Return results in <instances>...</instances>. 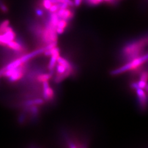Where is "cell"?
I'll return each mask as SVG.
<instances>
[{"label": "cell", "mask_w": 148, "mask_h": 148, "mask_svg": "<svg viewBox=\"0 0 148 148\" xmlns=\"http://www.w3.org/2000/svg\"><path fill=\"white\" fill-rule=\"evenodd\" d=\"M82 1L83 0H74L73 3H74V5L76 6V7H79V6L81 5Z\"/></svg>", "instance_id": "2e32d148"}, {"label": "cell", "mask_w": 148, "mask_h": 148, "mask_svg": "<svg viewBox=\"0 0 148 148\" xmlns=\"http://www.w3.org/2000/svg\"><path fill=\"white\" fill-rule=\"evenodd\" d=\"M53 3H57L59 5H67L70 7H72L74 5L73 1L71 0H52Z\"/></svg>", "instance_id": "30bf717a"}, {"label": "cell", "mask_w": 148, "mask_h": 148, "mask_svg": "<svg viewBox=\"0 0 148 148\" xmlns=\"http://www.w3.org/2000/svg\"><path fill=\"white\" fill-rule=\"evenodd\" d=\"M46 47H45L42 48H40V49H37L34 52H32L31 53H29V54H27L26 55L23 56L22 57H21L20 59L21 60V62L23 63H25V62H27V61L29 60L30 59L35 57V56H36L38 54H40L41 53L44 52L45 51H46Z\"/></svg>", "instance_id": "8992f818"}, {"label": "cell", "mask_w": 148, "mask_h": 148, "mask_svg": "<svg viewBox=\"0 0 148 148\" xmlns=\"http://www.w3.org/2000/svg\"><path fill=\"white\" fill-rule=\"evenodd\" d=\"M56 13L60 19H63L68 21L72 19L73 16V13L70 8H60Z\"/></svg>", "instance_id": "277c9868"}, {"label": "cell", "mask_w": 148, "mask_h": 148, "mask_svg": "<svg viewBox=\"0 0 148 148\" xmlns=\"http://www.w3.org/2000/svg\"><path fill=\"white\" fill-rule=\"evenodd\" d=\"M43 101L41 99H36L34 100V105H41L42 104Z\"/></svg>", "instance_id": "9a60e30c"}, {"label": "cell", "mask_w": 148, "mask_h": 148, "mask_svg": "<svg viewBox=\"0 0 148 148\" xmlns=\"http://www.w3.org/2000/svg\"><path fill=\"white\" fill-rule=\"evenodd\" d=\"M9 24H10V23L8 21H3L0 24V34L5 31L7 27H9Z\"/></svg>", "instance_id": "4fadbf2b"}, {"label": "cell", "mask_w": 148, "mask_h": 148, "mask_svg": "<svg viewBox=\"0 0 148 148\" xmlns=\"http://www.w3.org/2000/svg\"><path fill=\"white\" fill-rule=\"evenodd\" d=\"M68 25V21L60 19L57 23L56 31L57 34H62Z\"/></svg>", "instance_id": "52a82bcc"}, {"label": "cell", "mask_w": 148, "mask_h": 148, "mask_svg": "<svg viewBox=\"0 0 148 148\" xmlns=\"http://www.w3.org/2000/svg\"><path fill=\"white\" fill-rule=\"evenodd\" d=\"M7 45L8 47L10 48L11 49L14 51H16V52H21L22 51L21 45L17 42L14 41V40L9 42L7 44Z\"/></svg>", "instance_id": "9c48e42d"}, {"label": "cell", "mask_w": 148, "mask_h": 148, "mask_svg": "<svg viewBox=\"0 0 148 148\" xmlns=\"http://www.w3.org/2000/svg\"><path fill=\"white\" fill-rule=\"evenodd\" d=\"M2 73H3V70H1L0 71V76H1V75H2Z\"/></svg>", "instance_id": "ac0fdd59"}, {"label": "cell", "mask_w": 148, "mask_h": 148, "mask_svg": "<svg viewBox=\"0 0 148 148\" xmlns=\"http://www.w3.org/2000/svg\"><path fill=\"white\" fill-rule=\"evenodd\" d=\"M135 90H136L138 103L140 109L143 110L147 109L148 106V99L146 92L144 89L140 88H137Z\"/></svg>", "instance_id": "3957f363"}, {"label": "cell", "mask_w": 148, "mask_h": 148, "mask_svg": "<svg viewBox=\"0 0 148 148\" xmlns=\"http://www.w3.org/2000/svg\"><path fill=\"white\" fill-rule=\"evenodd\" d=\"M42 7L45 10L49 11L51 6L53 5L52 0H42Z\"/></svg>", "instance_id": "7c38bea8"}, {"label": "cell", "mask_w": 148, "mask_h": 148, "mask_svg": "<svg viewBox=\"0 0 148 148\" xmlns=\"http://www.w3.org/2000/svg\"><path fill=\"white\" fill-rule=\"evenodd\" d=\"M43 41L46 43L55 42L57 41V34L56 31V28L47 24L41 32Z\"/></svg>", "instance_id": "7a4b0ae2"}, {"label": "cell", "mask_w": 148, "mask_h": 148, "mask_svg": "<svg viewBox=\"0 0 148 148\" xmlns=\"http://www.w3.org/2000/svg\"><path fill=\"white\" fill-rule=\"evenodd\" d=\"M112 0H103V1H106V2H110Z\"/></svg>", "instance_id": "d6986e66"}, {"label": "cell", "mask_w": 148, "mask_h": 148, "mask_svg": "<svg viewBox=\"0 0 148 148\" xmlns=\"http://www.w3.org/2000/svg\"><path fill=\"white\" fill-rule=\"evenodd\" d=\"M57 62L58 63L57 66V75L55 81L59 83L72 74L73 73V67L67 60L60 56L57 58Z\"/></svg>", "instance_id": "6da1fadb"}, {"label": "cell", "mask_w": 148, "mask_h": 148, "mask_svg": "<svg viewBox=\"0 0 148 148\" xmlns=\"http://www.w3.org/2000/svg\"><path fill=\"white\" fill-rule=\"evenodd\" d=\"M52 77L51 74H45L40 75L37 77V80L40 82H43L45 81H48Z\"/></svg>", "instance_id": "8fae6325"}, {"label": "cell", "mask_w": 148, "mask_h": 148, "mask_svg": "<svg viewBox=\"0 0 148 148\" xmlns=\"http://www.w3.org/2000/svg\"><path fill=\"white\" fill-rule=\"evenodd\" d=\"M87 2L92 5H97L103 2V0H87Z\"/></svg>", "instance_id": "5bb4252c"}, {"label": "cell", "mask_w": 148, "mask_h": 148, "mask_svg": "<svg viewBox=\"0 0 148 148\" xmlns=\"http://www.w3.org/2000/svg\"><path fill=\"white\" fill-rule=\"evenodd\" d=\"M32 114H36L37 113V108L36 106H33V108H32Z\"/></svg>", "instance_id": "e0dca14e"}, {"label": "cell", "mask_w": 148, "mask_h": 148, "mask_svg": "<svg viewBox=\"0 0 148 148\" xmlns=\"http://www.w3.org/2000/svg\"><path fill=\"white\" fill-rule=\"evenodd\" d=\"M43 96L46 100H50L54 97L53 90L50 87L48 81L43 82Z\"/></svg>", "instance_id": "5b68a950"}, {"label": "cell", "mask_w": 148, "mask_h": 148, "mask_svg": "<svg viewBox=\"0 0 148 148\" xmlns=\"http://www.w3.org/2000/svg\"><path fill=\"white\" fill-rule=\"evenodd\" d=\"M23 63L21 62V60L20 58L17 59L16 60L12 62V63L9 64L8 65H7L5 68H4L2 69L3 71H5V70H13V69H16L19 66H21Z\"/></svg>", "instance_id": "ba28073f"}]
</instances>
